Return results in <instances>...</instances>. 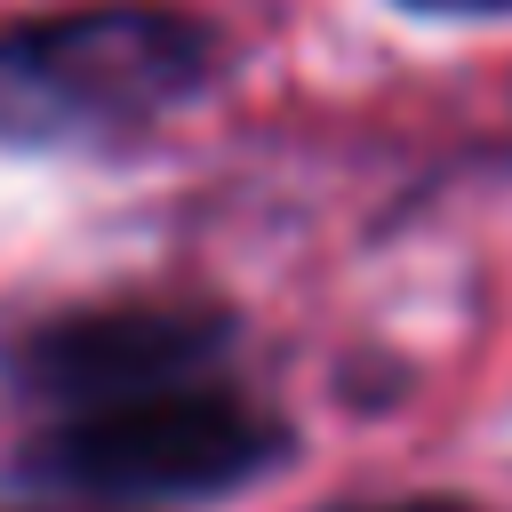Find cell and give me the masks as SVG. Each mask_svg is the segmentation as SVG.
Returning <instances> with one entry per match:
<instances>
[{"label":"cell","instance_id":"4","mask_svg":"<svg viewBox=\"0 0 512 512\" xmlns=\"http://www.w3.org/2000/svg\"><path fill=\"white\" fill-rule=\"evenodd\" d=\"M328 512H472L456 496H384V504H328Z\"/></svg>","mask_w":512,"mask_h":512},{"label":"cell","instance_id":"2","mask_svg":"<svg viewBox=\"0 0 512 512\" xmlns=\"http://www.w3.org/2000/svg\"><path fill=\"white\" fill-rule=\"evenodd\" d=\"M296 440L280 416H264L240 392L200 384H160L96 408H64L48 432H32L24 472L56 496H96V504H144V496H216L280 464Z\"/></svg>","mask_w":512,"mask_h":512},{"label":"cell","instance_id":"1","mask_svg":"<svg viewBox=\"0 0 512 512\" xmlns=\"http://www.w3.org/2000/svg\"><path fill=\"white\" fill-rule=\"evenodd\" d=\"M216 72V40L176 8H72L0 32V144L96 152L160 128Z\"/></svg>","mask_w":512,"mask_h":512},{"label":"cell","instance_id":"6","mask_svg":"<svg viewBox=\"0 0 512 512\" xmlns=\"http://www.w3.org/2000/svg\"><path fill=\"white\" fill-rule=\"evenodd\" d=\"M96 512H104V504H96Z\"/></svg>","mask_w":512,"mask_h":512},{"label":"cell","instance_id":"5","mask_svg":"<svg viewBox=\"0 0 512 512\" xmlns=\"http://www.w3.org/2000/svg\"><path fill=\"white\" fill-rule=\"evenodd\" d=\"M424 16H512V0H408Z\"/></svg>","mask_w":512,"mask_h":512},{"label":"cell","instance_id":"3","mask_svg":"<svg viewBox=\"0 0 512 512\" xmlns=\"http://www.w3.org/2000/svg\"><path fill=\"white\" fill-rule=\"evenodd\" d=\"M232 344V320L216 304H80L8 344V376L48 408H96L160 384H200L216 352Z\"/></svg>","mask_w":512,"mask_h":512}]
</instances>
